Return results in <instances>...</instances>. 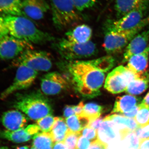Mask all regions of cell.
I'll return each instance as SVG.
<instances>
[{"label":"cell","mask_w":149,"mask_h":149,"mask_svg":"<svg viewBox=\"0 0 149 149\" xmlns=\"http://www.w3.org/2000/svg\"><path fill=\"white\" fill-rule=\"evenodd\" d=\"M66 65L75 91L83 97L93 98L99 95L105 80V72L95 60L70 61Z\"/></svg>","instance_id":"6da1fadb"},{"label":"cell","mask_w":149,"mask_h":149,"mask_svg":"<svg viewBox=\"0 0 149 149\" xmlns=\"http://www.w3.org/2000/svg\"><path fill=\"white\" fill-rule=\"evenodd\" d=\"M3 19L8 35L19 40L38 45L53 40L52 36L38 29L24 16L6 15Z\"/></svg>","instance_id":"7a4b0ae2"},{"label":"cell","mask_w":149,"mask_h":149,"mask_svg":"<svg viewBox=\"0 0 149 149\" xmlns=\"http://www.w3.org/2000/svg\"><path fill=\"white\" fill-rule=\"evenodd\" d=\"M14 107L32 120H39L53 113L49 101L39 92L19 95L15 102Z\"/></svg>","instance_id":"3957f363"},{"label":"cell","mask_w":149,"mask_h":149,"mask_svg":"<svg viewBox=\"0 0 149 149\" xmlns=\"http://www.w3.org/2000/svg\"><path fill=\"white\" fill-rule=\"evenodd\" d=\"M149 23V17L146 18L138 26L122 32L105 31L103 47L108 54H114L122 50L138 33Z\"/></svg>","instance_id":"277c9868"},{"label":"cell","mask_w":149,"mask_h":149,"mask_svg":"<svg viewBox=\"0 0 149 149\" xmlns=\"http://www.w3.org/2000/svg\"><path fill=\"white\" fill-rule=\"evenodd\" d=\"M54 47L62 57L69 61L91 57L96 55L97 51L95 44L91 41L85 44H77L64 38L56 43Z\"/></svg>","instance_id":"5b68a950"},{"label":"cell","mask_w":149,"mask_h":149,"mask_svg":"<svg viewBox=\"0 0 149 149\" xmlns=\"http://www.w3.org/2000/svg\"><path fill=\"white\" fill-rule=\"evenodd\" d=\"M51 5L53 21L57 29H64L80 20L72 0H51Z\"/></svg>","instance_id":"8992f818"},{"label":"cell","mask_w":149,"mask_h":149,"mask_svg":"<svg viewBox=\"0 0 149 149\" xmlns=\"http://www.w3.org/2000/svg\"><path fill=\"white\" fill-rule=\"evenodd\" d=\"M149 0H146L124 16L115 21H109L105 25V31L122 32L130 30L138 26L146 18Z\"/></svg>","instance_id":"52a82bcc"},{"label":"cell","mask_w":149,"mask_h":149,"mask_svg":"<svg viewBox=\"0 0 149 149\" xmlns=\"http://www.w3.org/2000/svg\"><path fill=\"white\" fill-rule=\"evenodd\" d=\"M141 74H136L127 67L120 65L108 74L105 80L104 87L112 94H119L125 92L129 83Z\"/></svg>","instance_id":"ba28073f"},{"label":"cell","mask_w":149,"mask_h":149,"mask_svg":"<svg viewBox=\"0 0 149 149\" xmlns=\"http://www.w3.org/2000/svg\"><path fill=\"white\" fill-rule=\"evenodd\" d=\"M15 64L17 67L24 65L37 72H46L52 68V62L49 54L47 52L32 49L17 57Z\"/></svg>","instance_id":"9c48e42d"},{"label":"cell","mask_w":149,"mask_h":149,"mask_svg":"<svg viewBox=\"0 0 149 149\" xmlns=\"http://www.w3.org/2000/svg\"><path fill=\"white\" fill-rule=\"evenodd\" d=\"M38 72L29 68L20 65L18 67L13 82L0 95L1 100H5L17 91L31 87L38 76Z\"/></svg>","instance_id":"30bf717a"},{"label":"cell","mask_w":149,"mask_h":149,"mask_svg":"<svg viewBox=\"0 0 149 149\" xmlns=\"http://www.w3.org/2000/svg\"><path fill=\"white\" fill-rule=\"evenodd\" d=\"M34 49L32 44L9 35L0 38V59L17 58L25 51Z\"/></svg>","instance_id":"8fae6325"},{"label":"cell","mask_w":149,"mask_h":149,"mask_svg":"<svg viewBox=\"0 0 149 149\" xmlns=\"http://www.w3.org/2000/svg\"><path fill=\"white\" fill-rule=\"evenodd\" d=\"M70 85L69 78L66 75L58 72H49L41 79V90L47 95L60 94L69 88Z\"/></svg>","instance_id":"7c38bea8"},{"label":"cell","mask_w":149,"mask_h":149,"mask_svg":"<svg viewBox=\"0 0 149 149\" xmlns=\"http://www.w3.org/2000/svg\"><path fill=\"white\" fill-rule=\"evenodd\" d=\"M40 131V128L37 124H32L28 125L26 128L14 131H0V137L14 143H24L29 141Z\"/></svg>","instance_id":"4fadbf2b"},{"label":"cell","mask_w":149,"mask_h":149,"mask_svg":"<svg viewBox=\"0 0 149 149\" xmlns=\"http://www.w3.org/2000/svg\"><path fill=\"white\" fill-rule=\"evenodd\" d=\"M22 9L24 15L34 20H40L49 10L50 6L45 0H24Z\"/></svg>","instance_id":"5bb4252c"},{"label":"cell","mask_w":149,"mask_h":149,"mask_svg":"<svg viewBox=\"0 0 149 149\" xmlns=\"http://www.w3.org/2000/svg\"><path fill=\"white\" fill-rule=\"evenodd\" d=\"M149 29L136 35L126 47L123 62H125L132 56L143 52L149 45Z\"/></svg>","instance_id":"9a60e30c"},{"label":"cell","mask_w":149,"mask_h":149,"mask_svg":"<svg viewBox=\"0 0 149 149\" xmlns=\"http://www.w3.org/2000/svg\"><path fill=\"white\" fill-rule=\"evenodd\" d=\"M104 120L112 121L119 130L120 138L125 139L128 134L139 127L134 118H130L120 114L109 115L104 118Z\"/></svg>","instance_id":"2e32d148"},{"label":"cell","mask_w":149,"mask_h":149,"mask_svg":"<svg viewBox=\"0 0 149 149\" xmlns=\"http://www.w3.org/2000/svg\"><path fill=\"white\" fill-rule=\"evenodd\" d=\"M27 120L26 116L18 110H10L3 113L1 122L6 130L14 131L24 128Z\"/></svg>","instance_id":"e0dca14e"},{"label":"cell","mask_w":149,"mask_h":149,"mask_svg":"<svg viewBox=\"0 0 149 149\" xmlns=\"http://www.w3.org/2000/svg\"><path fill=\"white\" fill-rule=\"evenodd\" d=\"M92 29L87 24L78 25L65 34V39L71 42L83 44L91 41Z\"/></svg>","instance_id":"ac0fdd59"},{"label":"cell","mask_w":149,"mask_h":149,"mask_svg":"<svg viewBox=\"0 0 149 149\" xmlns=\"http://www.w3.org/2000/svg\"><path fill=\"white\" fill-rule=\"evenodd\" d=\"M149 56V45L143 52L129 58L127 67L136 74H143L148 67Z\"/></svg>","instance_id":"d6986e66"},{"label":"cell","mask_w":149,"mask_h":149,"mask_svg":"<svg viewBox=\"0 0 149 149\" xmlns=\"http://www.w3.org/2000/svg\"><path fill=\"white\" fill-rule=\"evenodd\" d=\"M118 129L112 121L104 120L98 130V140L108 146V144L116 139Z\"/></svg>","instance_id":"ffe728a7"},{"label":"cell","mask_w":149,"mask_h":149,"mask_svg":"<svg viewBox=\"0 0 149 149\" xmlns=\"http://www.w3.org/2000/svg\"><path fill=\"white\" fill-rule=\"evenodd\" d=\"M140 101L139 98L130 95L117 97L111 113H116L122 114L125 113L139 105Z\"/></svg>","instance_id":"44dd1931"},{"label":"cell","mask_w":149,"mask_h":149,"mask_svg":"<svg viewBox=\"0 0 149 149\" xmlns=\"http://www.w3.org/2000/svg\"><path fill=\"white\" fill-rule=\"evenodd\" d=\"M149 75L144 72L132 80L125 92L131 95H138L144 93L149 86Z\"/></svg>","instance_id":"7402d4cb"},{"label":"cell","mask_w":149,"mask_h":149,"mask_svg":"<svg viewBox=\"0 0 149 149\" xmlns=\"http://www.w3.org/2000/svg\"><path fill=\"white\" fill-rule=\"evenodd\" d=\"M0 12L8 15L24 16L21 0H0Z\"/></svg>","instance_id":"603a6c76"},{"label":"cell","mask_w":149,"mask_h":149,"mask_svg":"<svg viewBox=\"0 0 149 149\" xmlns=\"http://www.w3.org/2000/svg\"><path fill=\"white\" fill-rule=\"evenodd\" d=\"M146 0H115V9L118 18L124 16Z\"/></svg>","instance_id":"cb8c5ba5"},{"label":"cell","mask_w":149,"mask_h":149,"mask_svg":"<svg viewBox=\"0 0 149 149\" xmlns=\"http://www.w3.org/2000/svg\"><path fill=\"white\" fill-rule=\"evenodd\" d=\"M68 130L65 120L63 118L58 117L50 132L54 143L64 142Z\"/></svg>","instance_id":"d4e9b609"},{"label":"cell","mask_w":149,"mask_h":149,"mask_svg":"<svg viewBox=\"0 0 149 149\" xmlns=\"http://www.w3.org/2000/svg\"><path fill=\"white\" fill-rule=\"evenodd\" d=\"M65 122L69 130L73 132H80L88 127L90 120L84 116L74 115L65 119Z\"/></svg>","instance_id":"484cf974"},{"label":"cell","mask_w":149,"mask_h":149,"mask_svg":"<svg viewBox=\"0 0 149 149\" xmlns=\"http://www.w3.org/2000/svg\"><path fill=\"white\" fill-rule=\"evenodd\" d=\"M54 144L50 132L39 133L33 138V146L38 149L52 148Z\"/></svg>","instance_id":"4316f807"},{"label":"cell","mask_w":149,"mask_h":149,"mask_svg":"<svg viewBox=\"0 0 149 149\" xmlns=\"http://www.w3.org/2000/svg\"><path fill=\"white\" fill-rule=\"evenodd\" d=\"M103 110V107L102 106L94 103H89L84 105L82 115L88 117L91 122L100 117Z\"/></svg>","instance_id":"83f0119b"},{"label":"cell","mask_w":149,"mask_h":149,"mask_svg":"<svg viewBox=\"0 0 149 149\" xmlns=\"http://www.w3.org/2000/svg\"><path fill=\"white\" fill-rule=\"evenodd\" d=\"M139 109L134 120L140 127L149 124V107L143 104H139Z\"/></svg>","instance_id":"f1b7e54d"},{"label":"cell","mask_w":149,"mask_h":149,"mask_svg":"<svg viewBox=\"0 0 149 149\" xmlns=\"http://www.w3.org/2000/svg\"><path fill=\"white\" fill-rule=\"evenodd\" d=\"M58 118V117H54L52 115L47 116L37 120V125L42 132L49 133L52 131L54 124Z\"/></svg>","instance_id":"f546056e"},{"label":"cell","mask_w":149,"mask_h":149,"mask_svg":"<svg viewBox=\"0 0 149 149\" xmlns=\"http://www.w3.org/2000/svg\"><path fill=\"white\" fill-rule=\"evenodd\" d=\"M81 135V132H73L68 130L63 142L69 149H75L77 141Z\"/></svg>","instance_id":"4dcf8cb0"},{"label":"cell","mask_w":149,"mask_h":149,"mask_svg":"<svg viewBox=\"0 0 149 149\" xmlns=\"http://www.w3.org/2000/svg\"><path fill=\"white\" fill-rule=\"evenodd\" d=\"M76 10L82 11L92 7L95 5L97 0H72Z\"/></svg>","instance_id":"1f68e13d"},{"label":"cell","mask_w":149,"mask_h":149,"mask_svg":"<svg viewBox=\"0 0 149 149\" xmlns=\"http://www.w3.org/2000/svg\"><path fill=\"white\" fill-rule=\"evenodd\" d=\"M81 133L82 136L92 143L98 139V131L93 128L87 127L81 131Z\"/></svg>","instance_id":"d6a6232c"},{"label":"cell","mask_w":149,"mask_h":149,"mask_svg":"<svg viewBox=\"0 0 149 149\" xmlns=\"http://www.w3.org/2000/svg\"><path fill=\"white\" fill-rule=\"evenodd\" d=\"M133 132L138 136L139 140L149 139V124L142 127L139 126Z\"/></svg>","instance_id":"836d02e7"},{"label":"cell","mask_w":149,"mask_h":149,"mask_svg":"<svg viewBox=\"0 0 149 149\" xmlns=\"http://www.w3.org/2000/svg\"><path fill=\"white\" fill-rule=\"evenodd\" d=\"M126 137L127 143L129 148H132L134 149H139L140 140L133 131L128 134Z\"/></svg>","instance_id":"e575fe53"},{"label":"cell","mask_w":149,"mask_h":149,"mask_svg":"<svg viewBox=\"0 0 149 149\" xmlns=\"http://www.w3.org/2000/svg\"><path fill=\"white\" fill-rule=\"evenodd\" d=\"M91 144L92 142L90 140L81 135L77 141L75 149H88Z\"/></svg>","instance_id":"d590c367"},{"label":"cell","mask_w":149,"mask_h":149,"mask_svg":"<svg viewBox=\"0 0 149 149\" xmlns=\"http://www.w3.org/2000/svg\"><path fill=\"white\" fill-rule=\"evenodd\" d=\"M104 118L100 117L95 120H92L90 122L88 127L93 128L96 130H98L102 123L104 121Z\"/></svg>","instance_id":"8d00e7d4"},{"label":"cell","mask_w":149,"mask_h":149,"mask_svg":"<svg viewBox=\"0 0 149 149\" xmlns=\"http://www.w3.org/2000/svg\"><path fill=\"white\" fill-rule=\"evenodd\" d=\"M108 146L98 140L92 142L91 147L88 149H107Z\"/></svg>","instance_id":"74e56055"},{"label":"cell","mask_w":149,"mask_h":149,"mask_svg":"<svg viewBox=\"0 0 149 149\" xmlns=\"http://www.w3.org/2000/svg\"><path fill=\"white\" fill-rule=\"evenodd\" d=\"M74 115L75 114L73 110V106L66 105L65 107L63 110V116L65 119Z\"/></svg>","instance_id":"f35d334b"},{"label":"cell","mask_w":149,"mask_h":149,"mask_svg":"<svg viewBox=\"0 0 149 149\" xmlns=\"http://www.w3.org/2000/svg\"><path fill=\"white\" fill-rule=\"evenodd\" d=\"M8 34V31L6 27L3 17L0 16V38Z\"/></svg>","instance_id":"ab89813d"},{"label":"cell","mask_w":149,"mask_h":149,"mask_svg":"<svg viewBox=\"0 0 149 149\" xmlns=\"http://www.w3.org/2000/svg\"><path fill=\"white\" fill-rule=\"evenodd\" d=\"M139 105L136 106L129 111L121 115L126 116V117L130 118H134L135 117L137 113H138V111H139Z\"/></svg>","instance_id":"60d3db41"},{"label":"cell","mask_w":149,"mask_h":149,"mask_svg":"<svg viewBox=\"0 0 149 149\" xmlns=\"http://www.w3.org/2000/svg\"><path fill=\"white\" fill-rule=\"evenodd\" d=\"M84 102L83 101L80 102L76 106H73V110L76 115H82L83 113L84 108Z\"/></svg>","instance_id":"b9f144b4"},{"label":"cell","mask_w":149,"mask_h":149,"mask_svg":"<svg viewBox=\"0 0 149 149\" xmlns=\"http://www.w3.org/2000/svg\"><path fill=\"white\" fill-rule=\"evenodd\" d=\"M138 149H149V139L140 140Z\"/></svg>","instance_id":"7bdbcfd3"},{"label":"cell","mask_w":149,"mask_h":149,"mask_svg":"<svg viewBox=\"0 0 149 149\" xmlns=\"http://www.w3.org/2000/svg\"><path fill=\"white\" fill-rule=\"evenodd\" d=\"M52 149H69L67 147L64 142H58L54 144Z\"/></svg>","instance_id":"ee69618b"},{"label":"cell","mask_w":149,"mask_h":149,"mask_svg":"<svg viewBox=\"0 0 149 149\" xmlns=\"http://www.w3.org/2000/svg\"><path fill=\"white\" fill-rule=\"evenodd\" d=\"M141 103L149 107V92L145 97Z\"/></svg>","instance_id":"f6af8a7d"},{"label":"cell","mask_w":149,"mask_h":149,"mask_svg":"<svg viewBox=\"0 0 149 149\" xmlns=\"http://www.w3.org/2000/svg\"><path fill=\"white\" fill-rule=\"evenodd\" d=\"M16 149H29V147L27 146H25L18 147V148H17Z\"/></svg>","instance_id":"bcb514c9"},{"label":"cell","mask_w":149,"mask_h":149,"mask_svg":"<svg viewBox=\"0 0 149 149\" xmlns=\"http://www.w3.org/2000/svg\"><path fill=\"white\" fill-rule=\"evenodd\" d=\"M0 149H9L6 147H0Z\"/></svg>","instance_id":"7dc6e473"},{"label":"cell","mask_w":149,"mask_h":149,"mask_svg":"<svg viewBox=\"0 0 149 149\" xmlns=\"http://www.w3.org/2000/svg\"><path fill=\"white\" fill-rule=\"evenodd\" d=\"M31 149H38L37 148H35V147L32 146V148H31Z\"/></svg>","instance_id":"c3c4849f"}]
</instances>
